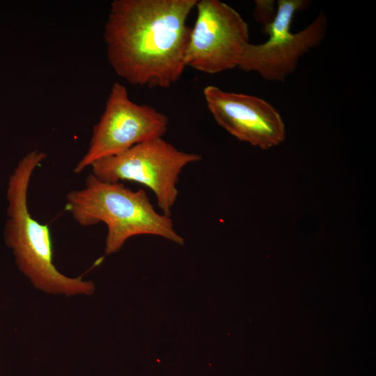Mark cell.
Returning <instances> with one entry per match:
<instances>
[{"mask_svg": "<svg viewBox=\"0 0 376 376\" xmlns=\"http://www.w3.org/2000/svg\"><path fill=\"white\" fill-rule=\"evenodd\" d=\"M197 1H113L104 39L114 72L137 86L168 88L176 83L186 68L187 22Z\"/></svg>", "mask_w": 376, "mask_h": 376, "instance_id": "cell-1", "label": "cell"}, {"mask_svg": "<svg viewBox=\"0 0 376 376\" xmlns=\"http://www.w3.org/2000/svg\"><path fill=\"white\" fill-rule=\"evenodd\" d=\"M45 157L41 151H30L20 159L9 177L5 242L13 251L18 269L35 288L49 295H91L95 288L92 281L67 276L56 269L49 228L29 212L28 190L31 179Z\"/></svg>", "mask_w": 376, "mask_h": 376, "instance_id": "cell-2", "label": "cell"}, {"mask_svg": "<svg viewBox=\"0 0 376 376\" xmlns=\"http://www.w3.org/2000/svg\"><path fill=\"white\" fill-rule=\"evenodd\" d=\"M65 210L82 226L106 225L105 255L118 252L128 239L139 235L185 242L171 217L155 210L145 190H132L123 182H104L90 174L81 189L68 192Z\"/></svg>", "mask_w": 376, "mask_h": 376, "instance_id": "cell-3", "label": "cell"}, {"mask_svg": "<svg viewBox=\"0 0 376 376\" xmlns=\"http://www.w3.org/2000/svg\"><path fill=\"white\" fill-rule=\"evenodd\" d=\"M201 159L200 154L180 150L163 138H157L95 161L90 167L91 174L102 181L144 185L153 192L161 212L171 217L178 196L180 173Z\"/></svg>", "mask_w": 376, "mask_h": 376, "instance_id": "cell-4", "label": "cell"}, {"mask_svg": "<svg viewBox=\"0 0 376 376\" xmlns=\"http://www.w3.org/2000/svg\"><path fill=\"white\" fill-rule=\"evenodd\" d=\"M311 1L279 0L273 20L262 31L268 40L259 45L249 43L240 57L237 68L255 72L268 81H283L297 68L301 56L323 40L328 19L322 12L304 29L292 33V22L297 11L306 9Z\"/></svg>", "mask_w": 376, "mask_h": 376, "instance_id": "cell-5", "label": "cell"}, {"mask_svg": "<svg viewBox=\"0 0 376 376\" xmlns=\"http://www.w3.org/2000/svg\"><path fill=\"white\" fill-rule=\"evenodd\" d=\"M169 119L156 109L132 102L126 88L115 82L104 110L93 129L86 152L74 169L75 173L101 159L121 153L142 142L162 138Z\"/></svg>", "mask_w": 376, "mask_h": 376, "instance_id": "cell-6", "label": "cell"}, {"mask_svg": "<svg viewBox=\"0 0 376 376\" xmlns=\"http://www.w3.org/2000/svg\"><path fill=\"white\" fill-rule=\"evenodd\" d=\"M196 19L185 52L186 67L217 74L237 67L249 43L247 23L234 8L219 0H198Z\"/></svg>", "mask_w": 376, "mask_h": 376, "instance_id": "cell-7", "label": "cell"}, {"mask_svg": "<svg viewBox=\"0 0 376 376\" xmlns=\"http://www.w3.org/2000/svg\"><path fill=\"white\" fill-rule=\"evenodd\" d=\"M203 95L217 123L239 141L269 149L284 140L285 130L281 114L266 100L212 85L205 87Z\"/></svg>", "mask_w": 376, "mask_h": 376, "instance_id": "cell-8", "label": "cell"}, {"mask_svg": "<svg viewBox=\"0 0 376 376\" xmlns=\"http://www.w3.org/2000/svg\"><path fill=\"white\" fill-rule=\"evenodd\" d=\"M276 12V7L274 1L257 0L255 1L253 16L255 19L263 26L270 23Z\"/></svg>", "mask_w": 376, "mask_h": 376, "instance_id": "cell-9", "label": "cell"}]
</instances>
